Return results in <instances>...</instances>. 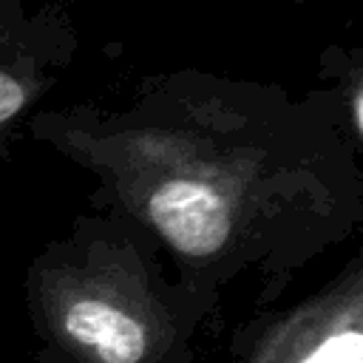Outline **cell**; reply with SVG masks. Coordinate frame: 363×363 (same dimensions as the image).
Here are the masks:
<instances>
[{
    "label": "cell",
    "instance_id": "obj_2",
    "mask_svg": "<svg viewBox=\"0 0 363 363\" xmlns=\"http://www.w3.org/2000/svg\"><path fill=\"white\" fill-rule=\"evenodd\" d=\"M31 298L43 335L74 363H162L182 337L145 269L99 241L43 255Z\"/></svg>",
    "mask_w": 363,
    "mask_h": 363
},
{
    "label": "cell",
    "instance_id": "obj_3",
    "mask_svg": "<svg viewBox=\"0 0 363 363\" xmlns=\"http://www.w3.org/2000/svg\"><path fill=\"white\" fill-rule=\"evenodd\" d=\"M241 363H363V272L354 261L326 289L275 318Z\"/></svg>",
    "mask_w": 363,
    "mask_h": 363
},
{
    "label": "cell",
    "instance_id": "obj_4",
    "mask_svg": "<svg viewBox=\"0 0 363 363\" xmlns=\"http://www.w3.org/2000/svg\"><path fill=\"white\" fill-rule=\"evenodd\" d=\"M74 51L77 28L62 3L0 0V130L45 94Z\"/></svg>",
    "mask_w": 363,
    "mask_h": 363
},
{
    "label": "cell",
    "instance_id": "obj_1",
    "mask_svg": "<svg viewBox=\"0 0 363 363\" xmlns=\"http://www.w3.org/2000/svg\"><path fill=\"white\" fill-rule=\"evenodd\" d=\"M31 130L94 167L201 278L264 250L255 227H272V196L295 193V170L349 167L326 94L292 99L201 71L147 77L119 111L40 113Z\"/></svg>",
    "mask_w": 363,
    "mask_h": 363
},
{
    "label": "cell",
    "instance_id": "obj_5",
    "mask_svg": "<svg viewBox=\"0 0 363 363\" xmlns=\"http://www.w3.org/2000/svg\"><path fill=\"white\" fill-rule=\"evenodd\" d=\"M54 3H62V6H65V3H71V0H54ZM286 3H318V0H286Z\"/></svg>",
    "mask_w": 363,
    "mask_h": 363
}]
</instances>
